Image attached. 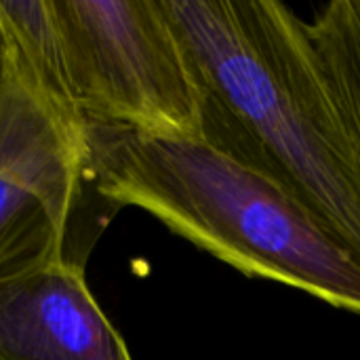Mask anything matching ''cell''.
Listing matches in <instances>:
<instances>
[{
  "label": "cell",
  "mask_w": 360,
  "mask_h": 360,
  "mask_svg": "<svg viewBox=\"0 0 360 360\" xmlns=\"http://www.w3.org/2000/svg\"><path fill=\"white\" fill-rule=\"evenodd\" d=\"M53 251L72 257L42 202L21 184L0 177V264L32 259Z\"/></svg>",
  "instance_id": "obj_6"
},
{
  "label": "cell",
  "mask_w": 360,
  "mask_h": 360,
  "mask_svg": "<svg viewBox=\"0 0 360 360\" xmlns=\"http://www.w3.org/2000/svg\"><path fill=\"white\" fill-rule=\"evenodd\" d=\"M0 360H133L65 253L0 264Z\"/></svg>",
  "instance_id": "obj_4"
},
{
  "label": "cell",
  "mask_w": 360,
  "mask_h": 360,
  "mask_svg": "<svg viewBox=\"0 0 360 360\" xmlns=\"http://www.w3.org/2000/svg\"><path fill=\"white\" fill-rule=\"evenodd\" d=\"M99 198L139 207L247 276L306 291L360 314V257L310 209L202 139L86 122Z\"/></svg>",
  "instance_id": "obj_2"
},
{
  "label": "cell",
  "mask_w": 360,
  "mask_h": 360,
  "mask_svg": "<svg viewBox=\"0 0 360 360\" xmlns=\"http://www.w3.org/2000/svg\"><path fill=\"white\" fill-rule=\"evenodd\" d=\"M86 122L202 139V86L160 0H55Z\"/></svg>",
  "instance_id": "obj_3"
},
{
  "label": "cell",
  "mask_w": 360,
  "mask_h": 360,
  "mask_svg": "<svg viewBox=\"0 0 360 360\" xmlns=\"http://www.w3.org/2000/svg\"><path fill=\"white\" fill-rule=\"evenodd\" d=\"M202 86V141L272 179L360 257V167L310 23L276 0H160Z\"/></svg>",
  "instance_id": "obj_1"
},
{
  "label": "cell",
  "mask_w": 360,
  "mask_h": 360,
  "mask_svg": "<svg viewBox=\"0 0 360 360\" xmlns=\"http://www.w3.org/2000/svg\"><path fill=\"white\" fill-rule=\"evenodd\" d=\"M321 72L360 167V0H335L312 23Z\"/></svg>",
  "instance_id": "obj_5"
}]
</instances>
